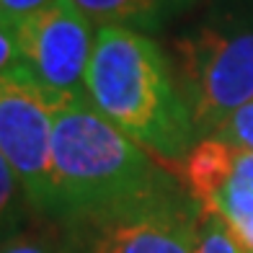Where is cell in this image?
Segmentation results:
<instances>
[{
	"mask_svg": "<svg viewBox=\"0 0 253 253\" xmlns=\"http://www.w3.org/2000/svg\"><path fill=\"white\" fill-rule=\"evenodd\" d=\"M85 93L103 117L176 173L199 142L170 57L150 34L119 24L98 26Z\"/></svg>",
	"mask_w": 253,
	"mask_h": 253,
	"instance_id": "1",
	"label": "cell"
},
{
	"mask_svg": "<svg viewBox=\"0 0 253 253\" xmlns=\"http://www.w3.org/2000/svg\"><path fill=\"white\" fill-rule=\"evenodd\" d=\"M178 176L124 134L83 96H65L54 117L52 212L62 222L93 214L163 186Z\"/></svg>",
	"mask_w": 253,
	"mask_h": 253,
	"instance_id": "2",
	"label": "cell"
},
{
	"mask_svg": "<svg viewBox=\"0 0 253 253\" xmlns=\"http://www.w3.org/2000/svg\"><path fill=\"white\" fill-rule=\"evenodd\" d=\"M168 57L199 140L210 137L253 101V0H199Z\"/></svg>",
	"mask_w": 253,
	"mask_h": 253,
	"instance_id": "3",
	"label": "cell"
},
{
	"mask_svg": "<svg viewBox=\"0 0 253 253\" xmlns=\"http://www.w3.org/2000/svg\"><path fill=\"white\" fill-rule=\"evenodd\" d=\"M202 207L181 176L93 214L54 222L65 253H197Z\"/></svg>",
	"mask_w": 253,
	"mask_h": 253,
	"instance_id": "4",
	"label": "cell"
},
{
	"mask_svg": "<svg viewBox=\"0 0 253 253\" xmlns=\"http://www.w3.org/2000/svg\"><path fill=\"white\" fill-rule=\"evenodd\" d=\"M62 98L26 67L0 78V155L13 168L29 210L42 217L52 212V140Z\"/></svg>",
	"mask_w": 253,
	"mask_h": 253,
	"instance_id": "5",
	"label": "cell"
},
{
	"mask_svg": "<svg viewBox=\"0 0 253 253\" xmlns=\"http://www.w3.org/2000/svg\"><path fill=\"white\" fill-rule=\"evenodd\" d=\"M96 29L73 0H52L16 29L24 67L57 96H83Z\"/></svg>",
	"mask_w": 253,
	"mask_h": 253,
	"instance_id": "6",
	"label": "cell"
},
{
	"mask_svg": "<svg viewBox=\"0 0 253 253\" xmlns=\"http://www.w3.org/2000/svg\"><path fill=\"white\" fill-rule=\"evenodd\" d=\"M191 199L227 225L253 220V150L220 137H202L178 170Z\"/></svg>",
	"mask_w": 253,
	"mask_h": 253,
	"instance_id": "7",
	"label": "cell"
},
{
	"mask_svg": "<svg viewBox=\"0 0 253 253\" xmlns=\"http://www.w3.org/2000/svg\"><path fill=\"white\" fill-rule=\"evenodd\" d=\"M96 26L119 24L142 34H158L186 18L199 0H73Z\"/></svg>",
	"mask_w": 253,
	"mask_h": 253,
	"instance_id": "8",
	"label": "cell"
},
{
	"mask_svg": "<svg viewBox=\"0 0 253 253\" xmlns=\"http://www.w3.org/2000/svg\"><path fill=\"white\" fill-rule=\"evenodd\" d=\"M0 253H65L60 230L49 227H16L0 238Z\"/></svg>",
	"mask_w": 253,
	"mask_h": 253,
	"instance_id": "9",
	"label": "cell"
},
{
	"mask_svg": "<svg viewBox=\"0 0 253 253\" xmlns=\"http://www.w3.org/2000/svg\"><path fill=\"white\" fill-rule=\"evenodd\" d=\"M29 207L24 189L13 173V168L8 166V160L0 155V238L13 233L18 225V214Z\"/></svg>",
	"mask_w": 253,
	"mask_h": 253,
	"instance_id": "10",
	"label": "cell"
},
{
	"mask_svg": "<svg viewBox=\"0 0 253 253\" xmlns=\"http://www.w3.org/2000/svg\"><path fill=\"white\" fill-rule=\"evenodd\" d=\"M197 253H246L240 243L233 238L227 225L210 212H202L199 222V240H197Z\"/></svg>",
	"mask_w": 253,
	"mask_h": 253,
	"instance_id": "11",
	"label": "cell"
},
{
	"mask_svg": "<svg viewBox=\"0 0 253 253\" xmlns=\"http://www.w3.org/2000/svg\"><path fill=\"white\" fill-rule=\"evenodd\" d=\"M212 137H220V140L235 142L240 147H248L253 150V101L243 103L240 109H235L230 117L212 132Z\"/></svg>",
	"mask_w": 253,
	"mask_h": 253,
	"instance_id": "12",
	"label": "cell"
},
{
	"mask_svg": "<svg viewBox=\"0 0 253 253\" xmlns=\"http://www.w3.org/2000/svg\"><path fill=\"white\" fill-rule=\"evenodd\" d=\"M49 3L52 0H0V24L16 31L29 16H34Z\"/></svg>",
	"mask_w": 253,
	"mask_h": 253,
	"instance_id": "13",
	"label": "cell"
},
{
	"mask_svg": "<svg viewBox=\"0 0 253 253\" xmlns=\"http://www.w3.org/2000/svg\"><path fill=\"white\" fill-rule=\"evenodd\" d=\"M18 70H24V60H21L16 31L0 24V78L13 75Z\"/></svg>",
	"mask_w": 253,
	"mask_h": 253,
	"instance_id": "14",
	"label": "cell"
}]
</instances>
